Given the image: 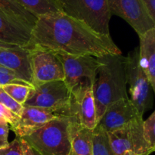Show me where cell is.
Segmentation results:
<instances>
[{
	"label": "cell",
	"mask_w": 155,
	"mask_h": 155,
	"mask_svg": "<svg viewBox=\"0 0 155 155\" xmlns=\"http://www.w3.org/2000/svg\"><path fill=\"white\" fill-rule=\"evenodd\" d=\"M60 12L84 23L99 34L110 36L107 0H56Z\"/></svg>",
	"instance_id": "4"
},
{
	"label": "cell",
	"mask_w": 155,
	"mask_h": 155,
	"mask_svg": "<svg viewBox=\"0 0 155 155\" xmlns=\"http://www.w3.org/2000/svg\"><path fill=\"white\" fill-rule=\"evenodd\" d=\"M92 154L93 155H115L110 148L107 131L98 124L92 133Z\"/></svg>",
	"instance_id": "20"
},
{
	"label": "cell",
	"mask_w": 155,
	"mask_h": 155,
	"mask_svg": "<svg viewBox=\"0 0 155 155\" xmlns=\"http://www.w3.org/2000/svg\"><path fill=\"white\" fill-rule=\"evenodd\" d=\"M0 155H24L21 139L16 137L12 142H9L6 148L0 149Z\"/></svg>",
	"instance_id": "25"
},
{
	"label": "cell",
	"mask_w": 155,
	"mask_h": 155,
	"mask_svg": "<svg viewBox=\"0 0 155 155\" xmlns=\"http://www.w3.org/2000/svg\"><path fill=\"white\" fill-rule=\"evenodd\" d=\"M143 116H138L121 128L107 133L110 148L115 155H124L126 151L136 154H149L154 151L143 136Z\"/></svg>",
	"instance_id": "7"
},
{
	"label": "cell",
	"mask_w": 155,
	"mask_h": 155,
	"mask_svg": "<svg viewBox=\"0 0 155 155\" xmlns=\"http://www.w3.org/2000/svg\"><path fill=\"white\" fill-rule=\"evenodd\" d=\"M0 103L5 106L6 108L16 114L17 116H19L24 108V105L17 102L15 100H14L12 97L9 96L2 89H0Z\"/></svg>",
	"instance_id": "24"
},
{
	"label": "cell",
	"mask_w": 155,
	"mask_h": 155,
	"mask_svg": "<svg viewBox=\"0 0 155 155\" xmlns=\"http://www.w3.org/2000/svg\"><path fill=\"white\" fill-rule=\"evenodd\" d=\"M33 153H34V155H40V154H39V153L36 152V151H34V150H33Z\"/></svg>",
	"instance_id": "32"
},
{
	"label": "cell",
	"mask_w": 155,
	"mask_h": 155,
	"mask_svg": "<svg viewBox=\"0 0 155 155\" xmlns=\"http://www.w3.org/2000/svg\"><path fill=\"white\" fill-rule=\"evenodd\" d=\"M0 117H2L9 124V126H12L16 121L18 116L12 113L11 110L6 108L3 104L0 103Z\"/></svg>",
	"instance_id": "27"
},
{
	"label": "cell",
	"mask_w": 155,
	"mask_h": 155,
	"mask_svg": "<svg viewBox=\"0 0 155 155\" xmlns=\"http://www.w3.org/2000/svg\"><path fill=\"white\" fill-rule=\"evenodd\" d=\"M143 136L151 149L155 151V112H153L146 120H143Z\"/></svg>",
	"instance_id": "23"
},
{
	"label": "cell",
	"mask_w": 155,
	"mask_h": 155,
	"mask_svg": "<svg viewBox=\"0 0 155 155\" xmlns=\"http://www.w3.org/2000/svg\"><path fill=\"white\" fill-rule=\"evenodd\" d=\"M0 13L33 28L37 18L24 8L16 0H0Z\"/></svg>",
	"instance_id": "18"
},
{
	"label": "cell",
	"mask_w": 155,
	"mask_h": 155,
	"mask_svg": "<svg viewBox=\"0 0 155 155\" xmlns=\"http://www.w3.org/2000/svg\"><path fill=\"white\" fill-rule=\"evenodd\" d=\"M2 89L19 104L24 105L32 88L17 84H8L2 86Z\"/></svg>",
	"instance_id": "21"
},
{
	"label": "cell",
	"mask_w": 155,
	"mask_h": 155,
	"mask_svg": "<svg viewBox=\"0 0 155 155\" xmlns=\"http://www.w3.org/2000/svg\"><path fill=\"white\" fill-rule=\"evenodd\" d=\"M71 92L64 80L36 86L30 89L24 106L51 110L60 117H69Z\"/></svg>",
	"instance_id": "6"
},
{
	"label": "cell",
	"mask_w": 155,
	"mask_h": 155,
	"mask_svg": "<svg viewBox=\"0 0 155 155\" xmlns=\"http://www.w3.org/2000/svg\"><path fill=\"white\" fill-rule=\"evenodd\" d=\"M8 84L21 85L33 89V86L31 84L21 80L15 72L5 67L0 66V86L2 87Z\"/></svg>",
	"instance_id": "22"
},
{
	"label": "cell",
	"mask_w": 155,
	"mask_h": 155,
	"mask_svg": "<svg viewBox=\"0 0 155 155\" xmlns=\"http://www.w3.org/2000/svg\"><path fill=\"white\" fill-rule=\"evenodd\" d=\"M139 37V60L141 68L155 90V28Z\"/></svg>",
	"instance_id": "16"
},
{
	"label": "cell",
	"mask_w": 155,
	"mask_h": 155,
	"mask_svg": "<svg viewBox=\"0 0 155 155\" xmlns=\"http://www.w3.org/2000/svg\"><path fill=\"white\" fill-rule=\"evenodd\" d=\"M9 124L0 117V149L6 148L8 145Z\"/></svg>",
	"instance_id": "26"
},
{
	"label": "cell",
	"mask_w": 155,
	"mask_h": 155,
	"mask_svg": "<svg viewBox=\"0 0 155 155\" xmlns=\"http://www.w3.org/2000/svg\"><path fill=\"white\" fill-rule=\"evenodd\" d=\"M151 18L155 21V0H142Z\"/></svg>",
	"instance_id": "28"
},
{
	"label": "cell",
	"mask_w": 155,
	"mask_h": 155,
	"mask_svg": "<svg viewBox=\"0 0 155 155\" xmlns=\"http://www.w3.org/2000/svg\"><path fill=\"white\" fill-rule=\"evenodd\" d=\"M20 139H21V147H22L23 154H24V155H34L33 149L30 146V145L24 139H22V138H20Z\"/></svg>",
	"instance_id": "29"
},
{
	"label": "cell",
	"mask_w": 155,
	"mask_h": 155,
	"mask_svg": "<svg viewBox=\"0 0 155 155\" xmlns=\"http://www.w3.org/2000/svg\"><path fill=\"white\" fill-rule=\"evenodd\" d=\"M110 15L127 21L138 36L155 28V21L142 0H107Z\"/></svg>",
	"instance_id": "9"
},
{
	"label": "cell",
	"mask_w": 155,
	"mask_h": 155,
	"mask_svg": "<svg viewBox=\"0 0 155 155\" xmlns=\"http://www.w3.org/2000/svg\"><path fill=\"white\" fill-rule=\"evenodd\" d=\"M21 5L39 18L42 15L60 12L56 0H16Z\"/></svg>",
	"instance_id": "19"
},
{
	"label": "cell",
	"mask_w": 155,
	"mask_h": 155,
	"mask_svg": "<svg viewBox=\"0 0 155 155\" xmlns=\"http://www.w3.org/2000/svg\"><path fill=\"white\" fill-rule=\"evenodd\" d=\"M0 66L12 71L21 80L33 86L30 50L27 47L17 46L0 51Z\"/></svg>",
	"instance_id": "14"
},
{
	"label": "cell",
	"mask_w": 155,
	"mask_h": 155,
	"mask_svg": "<svg viewBox=\"0 0 155 155\" xmlns=\"http://www.w3.org/2000/svg\"><path fill=\"white\" fill-rule=\"evenodd\" d=\"M38 46L68 55L122 54L110 36L99 34L61 12L42 15L32 29L27 48Z\"/></svg>",
	"instance_id": "1"
},
{
	"label": "cell",
	"mask_w": 155,
	"mask_h": 155,
	"mask_svg": "<svg viewBox=\"0 0 155 155\" xmlns=\"http://www.w3.org/2000/svg\"><path fill=\"white\" fill-rule=\"evenodd\" d=\"M0 89H1V86H0Z\"/></svg>",
	"instance_id": "33"
},
{
	"label": "cell",
	"mask_w": 155,
	"mask_h": 155,
	"mask_svg": "<svg viewBox=\"0 0 155 155\" xmlns=\"http://www.w3.org/2000/svg\"><path fill=\"white\" fill-rule=\"evenodd\" d=\"M30 50L33 86L56 80H64L63 67L56 53L38 46L29 47Z\"/></svg>",
	"instance_id": "10"
},
{
	"label": "cell",
	"mask_w": 155,
	"mask_h": 155,
	"mask_svg": "<svg viewBox=\"0 0 155 155\" xmlns=\"http://www.w3.org/2000/svg\"><path fill=\"white\" fill-rule=\"evenodd\" d=\"M32 29L29 26L0 13V42L27 47L31 39Z\"/></svg>",
	"instance_id": "15"
},
{
	"label": "cell",
	"mask_w": 155,
	"mask_h": 155,
	"mask_svg": "<svg viewBox=\"0 0 155 155\" xmlns=\"http://www.w3.org/2000/svg\"><path fill=\"white\" fill-rule=\"evenodd\" d=\"M124 66L127 85H129V98L143 116L145 112L152 108L154 90L139 64V47L124 57Z\"/></svg>",
	"instance_id": "5"
},
{
	"label": "cell",
	"mask_w": 155,
	"mask_h": 155,
	"mask_svg": "<svg viewBox=\"0 0 155 155\" xmlns=\"http://www.w3.org/2000/svg\"><path fill=\"white\" fill-rule=\"evenodd\" d=\"M58 117L60 116L51 110L24 106L21 114L12 126H9V128L16 137L24 138Z\"/></svg>",
	"instance_id": "12"
},
{
	"label": "cell",
	"mask_w": 155,
	"mask_h": 155,
	"mask_svg": "<svg viewBox=\"0 0 155 155\" xmlns=\"http://www.w3.org/2000/svg\"><path fill=\"white\" fill-rule=\"evenodd\" d=\"M93 85H80L71 92L69 118L83 127L93 130L97 126Z\"/></svg>",
	"instance_id": "11"
},
{
	"label": "cell",
	"mask_w": 155,
	"mask_h": 155,
	"mask_svg": "<svg viewBox=\"0 0 155 155\" xmlns=\"http://www.w3.org/2000/svg\"><path fill=\"white\" fill-rule=\"evenodd\" d=\"M71 119L58 117L22 138L40 155H68L71 148Z\"/></svg>",
	"instance_id": "3"
},
{
	"label": "cell",
	"mask_w": 155,
	"mask_h": 155,
	"mask_svg": "<svg viewBox=\"0 0 155 155\" xmlns=\"http://www.w3.org/2000/svg\"><path fill=\"white\" fill-rule=\"evenodd\" d=\"M17 46H18V45H11V44H6V43H4V42H0V51H2V50H4V49L15 48V47H17ZM20 47H21V46H20Z\"/></svg>",
	"instance_id": "30"
},
{
	"label": "cell",
	"mask_w": 155,
	"mask_h": 155,
	"mask_svg": "<svg viewBox=\"0 0 155 155\" xmlns=\"http://www.w3.org/2000/svg\"><path fill=\"white\" fill-rule=\"evenodd\" d=\"M98 58L100 65L92 88L97 125L109 105L120 99L129 98L124 56L107 54Z\"/></svg>",
	"instance_id": "2"
},
{
	"label": "cell",
	"mask_w": 155,
	"mask_h": 155,
	"mask_svg": "<svg viewBox=\"0 0 155 155\" xmlns=\"http://www.w3.org/2000/svg\"><path fill=\"white\" fill-rule=\"evenodd\" d=\"M63 67L64 81L70 92L80 85H93L100 65L98 58L56 53Z\"/></svg>",
	"instance_id": "8"
},
{
	"label": "cell",
	"mask_w": 155,
	"mask_h": 155,
	"mask_svg": "<svg viewBox=\"0 0 155 155\" xmlns=\"http://www.w3.org/2000/svg\"><path fill=\"white\" fill-rule=\"evenodd\" d=\"M92 133L93 130L83 127L71 120V148L68 155H93Z\"/></svg>",
	"instance_id": "17"
},
{
	"label": "cell",
	"mask_w": 155,
	"mask_h": 155,
	"mask_svg": "<svg viewBox=\"0 0 155 155\" xmlns=\"http://www.w3.org/2000/svg\"><path fill=\"white\" fill-rule=\"evenodd\" d=\"M140 115L130 98H122L107 107L98 124L107 133H110L121 128Z\"/></svg>",
	"instance_id": "13"
},
{
	"label": "cell",
	"mask_w": 155,
	"mask_h": 155,
	"mask_svg": "<svg viewBox=\"0 0 155 155\" xmlns=\"http://www.w3.org/2000/svg\"><path fill=\"white\" fill-rule=\"evenodd\" d=\"M124 155H150L149 154H136V153L133 152V151H126Z\"/></svg>",
	"instance_id": "31"
}]
</instances>
